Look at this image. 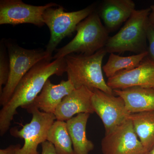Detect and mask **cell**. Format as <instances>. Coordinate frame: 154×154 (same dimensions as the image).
<instances>
[{
    "instance_id": "1",
    "label": "cell",
    "mask_w": 154,
    "mask_h": 154,
    "mask_svg": "<svg viewBox=\"0 0 154 154\" xmlns=\"http://www.w3.org/2000/svg\"><path fill=\"white\" fill-rule=\"evenodd\" d=\"M65 57L40 62L23 77L8 103L0 110V135L8 131L14 116L19 107L24 108L31 105L41 93L45 84L53 75H62L66 72Z\"/></svg>"
},
{
    "instance_id": "2",
    "label": "cell",
    "mask_w": 154,
    "mask_h": 154,
    "mask_svg": "<svg viewBox=\"0 0 154 154\" xmlns=\"http://www.w3.org/2000/svg\"><path fill=\"white\" fill-rule=\"evenodd\" d=\"M107 53L103 48L92 55L72 54L65 57L68 80L75 89L85 87L114 95L113 90L105 82L102 73V61Z\"/></svg>"
},
{
    "instance_id": "3",
    "label": "cell",
    "mask_w": 154,
    "mask_h": 154,
    "mask_svg": "<svg viewBox=\"0 0 154 154\" xmlns=\"http://www.w3.org/2000/svg\"><path fill=\"white\" fill-rule=\"evenodd\" d=\"M76 35L66 45L58 49L53 60L62 58L78 53L91 55L105 48L109 31L102 24L98 12L94 11L77 25Z\"/></svg>"
},
{
    "instance_id": "4",
    "label": "cell",
    "mask_w": 154,
    "mask_h": 154,
    "mask_svg": "<svg viewBox=\"0 0 154 154\" xmlns=\"http://www.w3.org/2000/svg\"><path fill=\"white\" fill-rule=\"evenodd\" d=\"M150 8L135 10L120 30L108 39L104 48L109 53L147 51L146 30Z\"/></svg>"
},
{
    "instance_id": "5",
    "label": "cell",
    "mask_w": 154,
    "mask_h": 154,
    "mask_svg": "<svg viewBox=\"0 0 154 154\" xmlns=\"http://www.w3.org/2000/svg\"><path fill=\"white\" fill-rule=\"evenodd\" d=\"M5 43L10 61V74L0 93V105L2 107L11 99L18 84L30 69L40 62L53 59L46 50L26 49L15 43Z\"/></svg>"
},
{
    "instance_id": "6",
    "label": "cell",
    "mask_w": 154,
    "mask_h": 154,
    "mask_svg": "<svg viewBox=\"0 0 154 154\" xmlns=\"http://www.w3.org/2000/svg\"><path fill=\"white\" fill-rule=\"evenodd\" d=\"M94 11V6L73 12H66L62 6L49 8L43 15V21L50 31V38L46 47L47 52L52 55L57 46L63 38L76 31L77 25Z\"/></svg>"
},
{
    "instance_id": "7",
    "label": "cell",
    "mask_w": 154,
    "mask_h": 154,
    "mask_svg": "<svg viewBox=\"0 0 154 154\" xmlns=\"http://www.w3.org/2000/svg\"><path fill=\"white\" fill-rule=\"evenodd\" d=\"M24 109L32 115L30 123L23 125L20 129L14 127L10 130L12 136L23 139L25 141L16 154H39L38 145L47 141L48 131L56 119L55 116L54 114L41 112L33 105H28Z\"/></svg>"
},
{
    "instance_id": "8",
    "label": "cell",
    "mask_w": 154,
    "mask_h": 154,
    "mask_svg": "<svg viewBox=\"0 0 154 154\" xmlns=\"http://www.w3.org/2000/svg\"><path fill=\"white\" fill-rule=\"evenodd\" d=\"M57 6L54 3L37 6L25 4L21 0H1L0 25L27 23L42 27L45 25L43 19L45 11Z\"/></svg>"
},
{
    "instance_id": "9",
    "label": "cell",
    "mask_w": 154,
    "mask_h": 154,
    "mask_svg": "<svg viewBox=\"0 0 154 154\" xmlns=\"http://www.w3.org/2000/svg\"><path fill=\"white\" fill-rule=\"evenodd\" d=\"M103 154H144L147 152L128 119L108 133L101 142Z\"/></svg>"
},
{
    "instance_id": "10",
    "label": "cell",
    "mask_w": 154,
    "mask_h": 154,
    "mask_svg": "<svg viewBox=\"0 0 154 154\" xmlns=\"http://www.w3.org/2000/svg\"><path fill=\"white\" fill-rule=\"evenodd\" d=\"M92 103L95 112L104 124L105 134L123 123L131 114L121 97L107 94L98 89L93 90Z\"/></svg>"
},
{
    "instance_id": "11",
    "label": "cell",
    "mask_w": 154,
    "mask_h": 154,
    "mask_svg": "<svg viewBox=\"0 0 154 154\" xmlns=\"http://www.w3.org/2000/svg\"><path fill=\"white\" fill-rule=\"evenodd\" d=\"M154 80V63L146 57L137 67L122 71L109 78L107 84L113 90L134 87L149 88Z\"/></svg>"
},
{
    "instance_id": "12",
    "label": "cell",
    "mask_w": 154,
    "mask_h": 154,
    "mask_svg": "<svg viewBox=\"0 0 154 154\" xmlns=\"http://www.w3.org/2000/svg\"><path fill=\"white\" fill-rule=\"evenodd\" d=\"M93 90L82 87L75 89L65 96L54 113L57 120L67 121L76 114L94 113L92 103Z\"/></svg>"
},
{
    "instance_id": "13",
    "label": "cell",
    "mask_w": 154,
    "mask_h": 154,
    "mask_svg": "<svg viewBox=\"0 0 154 154\" xmlns=\"http://www.w3.org/2000/svg\"><path fill=\"white\" fill-rule=\"evenodd\" d=\"M135 10V4L132 0H105L98 13L110 32L126 22Z\"/></svg>"
},
{
    "instance_id": "14",
    "label": "cell",
    "mask_w": 154,
    "mask_h": 154,
    "mask_svg": "<svg viewBox=\"0 0 154 154\" xmlns=\"http://www.w3.org/2000/svg\"><path fill=\"white\" fill-rule=\"evenodd\" d=\"M75 89L71 82L68 80H63L60 84L54 85L48 79L40 94L30 105L35 106L45 113L54 114L63 98Z\"/></svg>"
},
{
    "instance_id": "15",
    "label": "cell",
    "mask_w": 154,
    "mask_h": 154,
    "mask_svg": "<svg viewBox=\"0 0 154 154\" xmlns=\"http://www.w3.org/2000/svg\"><path fill=\"white\" fill-rule=\"evenodd\" d=\"M113 91L123 99L130 113L154 111V88L134 87Z\"/></svg>"
},
{
    "instance_id": "16",
    "label": "cell",
    "mask_w": 154,
    "mask_h": 154,
    "mask_svg": "<svg viewBox=\"0 0 154 154\" xmlns=\"http://www.w3.org/2000/svg\"><path fill=\"white\" fill-rule=\"evenodd\" d=\"M90 114L79 113L66 121L75 154H89L94 148V144L86 136V127Z\"/></svg>"
},
{
    "instance_id": "17",
    "label": "cell",
    "mask_w": 154,
    "mask_h": 154,
    "mask_svg": "<svg viewBox=\"0 0 154 154\" xmlns=\"http://www.w3.org/2000/svg\"><path fill=\"white\" fill-rule=\"evenodd\" d=\"M128 118L142 144L148 152L154 146V111L131 113Z\"/></svg>"
},
{
    "instance_id": "18",
    "label": "cell",
    "mask_w": 154,
    "mask_h": 154,
    "mask_svg": "<svg viewBox=\"0 0 154 154\" xmlns=\"http://www.w3.org/2000/svg\"><path fill=\"white\" fill-rule=\"evenodd\" d=\"M147 56V51L127 57L111 53L107 62L102 67V69L107 78L109 79L119 72L137 67Z\"/></svg>"
},
{
    "instance_id": "19",
    "label": "cell",
    "mask_w": 154,
    "mask_h": 154,
    "mask_svg": "<svg viewBox=\"0 0 154 154\" xmlns=\"http://www.w3.org/2000/svg\"><path fill=\"white\" fill-rule=\"evenodd\" d=\"M47 141L53 145L57 154H75L65 121H54L48 131Z\"/></svg>"
},
{
    "instance_id": "20",
    "label": "cell",
    "mask_w": 154,
    "mask_h": 154,
    "mask_svg": "<svg viewBox=\"0 0 154 154\" xmlns=\"http://www.w3.org/2000/svg\"><path fill=\"white\" fill-rule=\"evenodd\" d=\"M0 48V93L2 91V86L5 85L10 74V61L7 54L5 43H1Z\"/></svg>"
},
{
    "instance_id": "21",
    "label": "cell",
    "mask_w": 154,
    "mask_h": 154,
    "mask_svg": "<svg viewBox=\"0 0 154 154\" xmlns=\"http://www.w3.org/2000/svg\"><path fill=\"white\" fill-rule=\"evenodd\" d=\"M146 36L148 43L147 58L154 63V25L149 22L147 28Z\"/></svg>"
},
{
    "instance_id": "22",
    "label": "cell",
    "mask_w": 154,
    "mask_h": 154,
    "mask_svg": "<svg viewBox=\"0 0 154 154\" xmlns=\"http://www.w3.org/2000/svg\"><path fill=\"white\" fill-rule=\"evenodd\" d=\"M41 146L42 149L41 154H57L54 146L48 141L42 143Z\"/></svg>"
},
{
    "instance_id": "23",
    "label": "cell",
    "mask_w": 154,
    "mask_h": 154,
    "mask_svg": "<svg viewBox=\"0 0 154 154\" xmlns=\"http://www.w3.org/2000/svg\"><path fill=\"white\" fill-rule=\"evenodd\" d=\"M21 147V145H12L5 149H0V154H16L18 149Z\"/></svg>"
},
{
    "instance_id": "24",
    "label": "cell",
    "mask_w": 154,
    "mask_h": 154,
    "mask_svg": "<svg viewBox=\"0 0 154 154\" xmlns=\"http://www.w3.org/2000/svg\"><path fill=\"white\" fill-rule=\"evenodd\" d=\"M150 8L151 9V12L149 15V22L154 25V5L151 6Z\"/></svg>"
},
{
    "instance_id": "25",
    "label": "cell",
    "mask_w": 154,
    "mask_h": 154,
    "mask_svg": "<svg viewBox=\"0 0 154 154\" xmlns=\"http://www.w3.org/2000/svg\"><path fill=\"white\" fill-rule=\"evenodd\" d=\"M148 154H154V146L148 152Z\"/></svg>"
},
{
    "instance_id": "26",
    "label": "cell",
    "mask_w": 154,
    "mask_h": 154,
    "mask_svg": "<svg viewBox=\"0 0 154 154\" xmlns=\"http://www.w3.org/2000/svg\"><path fill=\"white\" fill-rule=\"evenodd\" d=\"M149 88H154V80L153 81V82H152L151 84L150 85Z\"/></svg>"
},
{
    "instance_id": "27",
    "label": "cell",
    "mask_w": 154,
    "mask_h": 154,
    "mask_svg": "<svg viewBox=\"0 0 154 154\" xmlns=\"http://www.w3.org/2000/svg\"><path fill=\"white\" fill-rule=\"evenodd\" d=\"M144 154H148V152H147L146 153H145Z\"/></svg>"
}]
</instances>
